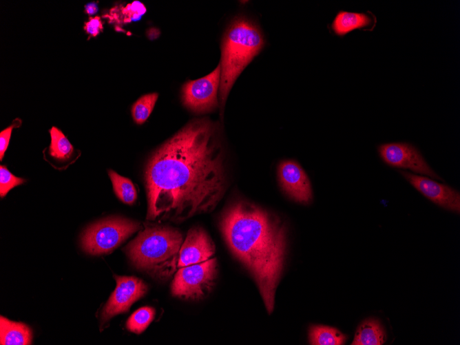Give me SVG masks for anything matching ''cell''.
Returning a JSON list of instances; mask_svg holds the SVG:
<instances>
[{"instance_id": "cell-1", "label": "cell", "mask_w": 460, "mask_h": 345, "mask_svg": "<svg viewBox=\"0 0 460 345\" xmlns=\"http://www.w3.org/2000/svg\"><path fill=\"white\" fill-rule=\"evenodd\" d=\"M147 219L181 221L213 209L227 186L216 125L194 119L151 155L145 171Z\"/></svg>"}, {"instance_id": "cell-2", "label": "cell", "mask_w": 460, "mask_h": 345, "mask_svg": "<svg viewBox=\"0 0 460 345\" xmlns=\"http://www.w3.org/2000/svg\"><path fill=\"white\" fill-rule=\"evenodd\" d=\"M220 227L231 252L253 276L271 313L286 255L284 225L258 207L239 201L224 213Z\"/></svg>"}, {"instance_id": "cell-3", "label": "cell", "mask_w": 460, "mask_h": 345, "mask_svg": "<svg viewBox=\"0 0 460 345\" xmlns=\"http://www.w3.org/2000/svg\"><path fill=\"white\" fill-rule=\"evenodd\" d=\"M182 235L167 226H147L126 247V252L134 266L151 276L165 280L178 266Z\"/></svg>"}, {"instance_id": "cell-4", "label": "cell", "mask_w": 460, "mask_h": 345, "mask_svg": "<svg viewBox=\"0 0 460 345\" xmlns=\"http://www.w3.org/2000/svg\"><path fill=\"white\" fill-rule=\"evenodd\" d=\"M260 28L245 18L235 19L225 32L221 45L219 98L223 107L235 81L264 45Z\"/></svg>"}, {"instance_id": "cell-5", "label": "cell", "mask_w": 460, "mask_h": 345, "mask_svg": "<svg viewBox=\"0 0 460 345\" xmlns=\"http://www.w3.org/2000/svg\"><path fill=\"white\" fill-rule=\"evenodd\" d=\"M140 228L139 222L122 218L99 221L83 233L81 244L89 254L108 253Z\"/></svg>"}, {"instance_id": "cell-6", "label": "cell", "mask_w": 460, "mask_h": 345, "mask_svg": "<svg viewBox=\"0 0 460 345\" xmlns=\"http://www.w3.org/2000/svg\"><path fill=\"white\" fill-rule=\"evenodd\" d=\"M217 276L216 258L180 268L171 284L173 295L187 300H199L212 289Z\"/></svg>"}, {"instance_id": "cell-7", "label": "cell", "mask_w": 460, "mask_h": 345, "mask_svg": "<svg viewBox=\"0 0 460 345\" xmlns=\"http://www.w3.org/2000/svg\"><path fill=\"white\" fill-rule=\"evenodd\" d=\"M377 151L383 161L391 167L408 169L421 176L443 180L412 144L404 142L384 143L377 147Z\"/></svg>"}, {"instance_id": "cell-8", "label": "cell", "mask_w": 460, "mask_h": 345, "mask_svg": "<svg viewBox=\"0 0 460 345\" xmlns=\"http://www.w3.org/2000/svg\"><path fill=\"white\" fill-rule=\"evenodd\" d=\"M220 82V65L207 76L189 81L182 87L185 105L197 113L214 110L218 106V93Z\"/></svg>"}, {"instance_id": "cell-9", "label": "cell", "mask_w": 460, "mask_h": 345, "mask_svg": "<svg viewBox=\"0 0 460 345\" xmlns=\"http://www.w3.org/2000/svg\"><path fill=\"white\" fill-rule=\"evenodd\" d=\"M116 286L102 312V323L113 316L127 312L132 304L143 297L147 290L145 283L135 277L114 275Z\"/></svg>"}, {"instance_id": "cell-10", "label": "cell", "mask_w": 460, "mask_h": 345, "mask_svg": "<svg viewBox=\"0 0 460 345\" xmlns=\"http://www.w3.org/2000/svg\"><path fill=\"white\" fill-rule=\"evenodd\" d=\"M401 175L417 191L435 204L452 212L460 213L459 191L424 176L399 171Z\"/></svg>"}, {"instance_id": "cell-11", "label": "cell", "mask_w": 460, "mask_h": 345, "mask_svg": "<svg viewBox=\"0 0 460 345\" xmlns=\"http://www.w3.org/2000/svg\"><path fill=\"white\" fill-rule=\"evenodd\" d=\"M280 185L295 201L309 204L313 200V191L308 176L301 166L292 160L282 162L278 167Z\"/></svg>"}, {"instance_id": "cell-12", "label": "cell", "mask_w": 460, "mask_h": 345, "mask_svg": "<svg viewBox=\"0 0 460 345\" xmlns=\"http://www.w3.org/2000/svg\"><path fill=\"white\" fill-rule=\"evenodd\" d=\"M215 253V245L205 230L194 227L189 230L182 242L178 266H186L206 261Z\"/></svg>"}, {"instance_id": "cell-13", "label": "cell", "mask_w": 460, "mask_h": 345, "mask_svg": "<svg viewBox=\"0 0 460 345\" xmlns=\"http://www.w3.org/2000/svg\"><path fill=\"white\" fill-rule=\"evenodd\" d=\"M32 339L30 328L21 322L0 317V344L1 345H29Z\"/></svg>"}, {"instance_id": "cell-14", "label": "cell", "mask_w": 460, "mask_h": 345, "mask_svg": "<svg viewBox=\"0 0 460 345\" xmlns=\"http://www.w3.org/2000/svg\"><path fill=\"white\" fill-rule=\"evenodd\" d=\"M373 19L364 12L339 11L332 22L331 28L336 35L344 36L355 30L372 25Z\"/></svg>"}, {"instance_id": "cell-15", "label": "cell", "mask_w": 460, "mask_h": 345, "mask_svg": "<svg viewBox=\"0 0 460 345\" xmlns=\"http://www.w3.org/2000/svg\"><path fill=\"white\" fill-rule=\"evenodd\" d=\"M386 333L380 321L375 318L364 320L357 327L352 345H381Z\"/></svg>"}, {"instance_id": "cell-16", "label": "cell", "mask_w": 460, "mask_h": 345, "mask_svg": "<svg viewBox=\"0 0 460 345\" xmlns=\"http://www.w3.org/2000/svg\"><path fill=\"white\" fill-rule=\"evenodd\" d=\"M146 7L139 1H134L125 6L113 7L105 17L117 25L139 21L146 12Z\"/></svg>"}, {"instance_id": "cell-17", "label": "cell", "mask_w": 460, "mask_h": 345, "mask_svg": "<svg viewBox=\"0 0 460 345\" xmlns=\"http://www.w3.org/2000/svg\"><path fill=\"white\" fill-rule=\"evenodd\" d=\"M347 337L337 328L322 325H313L309 331V343L313 345H342Z\"/></svg>"}, {"instance_id": "cell-18", "label": "cell", "mask_w": 460, "mask_h": 345, "mask_svg": "<svg viewBox=\"0 0 460 345\" xmlns=\"http://www.w3.org/2000/svg\"><path fill=\"white\" fill-rule=\"evenodd\" d=\"M51 143L49 147V154L56 161L65 163L68 161L73 153L74 147L63 134V133L56 127L50 129Z\"/></svg>"}, {"instance_id": "cell-19", "label": "cell", "mask_w": 460, "mask_h": 345, "mask_svg": "<svg viewBox=\"0 0 460 345\" xmlns=\"http://www.w3.org/2000/svg\"><path fill=\"white\" fill-rule=\"evenodd\" d=\"M108 174L117 197L124 203L133 204L137 198V192L132 182L112 170H109Z\"/></svg>"}, {"instance_id": "cell-20", "label": "cell", "mask_w": 460, "mask_h": 345, "mask_svg": "<svg viewBox=\"0 0 460 345\" xmlns=\"http://www.w3.org/2000/svg\"><path fill=\"white\" fill-rule=\"evenodd\" d=\"M157 93L147 94L140 97L132 107V115L137 124H143L151 114L158 99Z\"/></svg>"}, {"instance_id": "cell-21", "label": "cell", "mask_w": 460, "mask_h": 345, "mask_svg": "<svg viewBox=\"0 0 460 345\" xmlns=\"http://www.w3.org/2000/svg\"><path fill=\"white\" fill-rule=\"evenodd\" d=\"M155 311L152 307L145 306L136 311L127 320V328L134 333L143 332L154 318Z\"/></svg>"}, {"instance_id": "cell-22", "label": "cell", "mask_w": 460, "mask_h": 345, "mask_svg": "<svg viewBox=\"0 0 460 345\" xmlns=\"http://www.w3.org/2000/svg\"><path fill=\"white\" fill-rule=\"evenodd\" d=\"M25 180L14 176L6 166L0 167V196H6L8 192L13 187L23 184Z\"/></svg>"}, {"instance_id": "cell-23", "label": "cell", "mask_w": 460, "mask_h": 345, "mask_svg": "<svg viewBox=\"0 0 460 345\" xmlns=\"http://www.w3.org/2000/svg\"><path fill=\"white\" fill-rule=\"evenodd\" d=\"M21 124V121L17 118L12 124L3 129L0 133V159L2 160L5 152L8 147L12 131L14 127H18Z\"/></svg>"}, {"instance_id": "cell-24", "label": "cell", "mask_w": 460, "mask_h": 345, "mask_svg": "<svg viewBox=\"0 0 460 345\" xmlns=\"http://www.w3.org/2000/svg\"><path fill=\"white\" fill-rule=\"evenodd\" d=\"M84 30L85 32L92 37H95L103 30V25L100 17H90L88 21L85 22Z\"/></svg>"}, {"instance_id": "cell-25", "label": "cell", "mask_w": 460, "mask_h": 345, "mask_svg": "<svg viewBox=\"0 0 460 345\" xmlns=\"http://www.w3.org/2000/svg\"><path fill=\"white\" fill-rule=\"evenodd\" d=\"M98 10L96 2L92 1L85 5V12L90 16L95 14Z\"/></svg>"}]
</instances>
